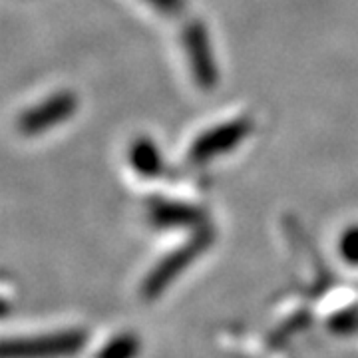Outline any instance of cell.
<instances>
[{"label":"cell","instance_id":"6da1fadb","mask_svg":"<svg viewBox=\"0 0 358 358\" xmlns=\"http://www.w3.org/2000/svg\"><path fill=\"white\" fill-rule=\"evenodd\" d=\"M251 129H253V124L249 117H237V120L213 126L211 129L203 131L199 138H195V141L189 145L187 162L201 166L205 162L215 159L217 155L229 154L233 148H237L251 134Z\"/></svg>","mask_w":358,"mask_h":358},{"label":"cell","instance_id":"7a4b0ae2","mask_svg":"<svg viewBox=\"0 0 358 358\" xmlns=\"http://www.w3.org/2000/svg\"><path fill=\"white\" fill-rule=\"evenodd\" d=\"M213 241V231L211 229H199L193 235L189 241L181 245L157 265V267L148 275L145 285H143V294L148 299H152L157 293H162L169 282L173 281V277H178L183 268L187 267L192 261L203 253L205 249Z\"/></svg>","mask_w":358,"mask_h":358},{"label":"cell","instance_id":"3957f363","mask_svg":"<svg viewBox=\"0 0 358 358\" xmlns=\"http://www.w3.org/2000/svg\"><path fill=\"white\" fill-rule=\"evenodd\" d=\"M84 345L82 331H58L4 343V358H58L76 352Z\"/></svg>","mask_w":358,"mask_h":358},{"label":"cell","instance_id":"277c9868","mask_svg":"<svg viewBox=\"0 0 358 358\" xmlns=\"http://www.w3.org/2000/svg\"><path fill=\"white\" fill-rule=\"evenodd\" d=\"M181 40H183V50H185L197 86L203 90H211L217 82V66L213 60L209 34H207L205 26L199 20H193L183 28Z\"/></svg>","mask_w":358,"mask_h":358},{"label":"cell","instance_id":"5b68a950","mask_svg":"<svg viewBox=\"0 0 358 358\" xmlns=\"http://www.w3.org/2000/svg\"><path fill=\"white\" fill-rule=\"evenodd\" d=\"M76 96L72 92L54 94L52 98L44 100L40 106L30 108L28 112L20 115L18 128L26 136H36L40 131H46V129L66 122L76 112Z\"/></svg>","mask_w":358,"mask_h":358},{"label":"cell","instance_id":"8992f818","mask_svg":"<svg viewBox=\"0 0 358 358\" xmlns=\"http://www.w3.org/2000/svg\"><path fill=\"white\" fill-rule=\"evenodd\" d=\"M150 217L157 227H193L201 223L203 213L193 205L157 199L150 203Z\"/></svg>","mask_w":358,"mask_h":358},{"label":"cell","instance_id":"52a82bcc","mask_svg":"<svg viewBox=\"0 0 358 358\" xmlns=\"http://www.w3.org/2000/svg\"><path fill=\"white\" fill-rule=\"evenodd\" d=\"M129 164L141 178H157L164 173V159L154 141L140 138L129 148Z\"/></svg>","mask_w":358,"mask_h":358},{"label":"cell","instance_id":"ba28073f","mask_svg":"<svg viewBox=\"0 0 358 358\" xmlns=\"http://www.w3.org/2000/svg\"><path fill=\"white\" fill-rule=\"evenodd\" d=\"M341 251L346 261L358 265V227H350L341 239Z\"/></svg>","mask_w":358,"mask_h":358},{"label":"cell","instance_id":"9c48e42d","mask_svg":"<svg viewBox=\"0 0 358 358\" xmlns=\"http://www.w3.org/2000/svg\"><path fill=\"white\" fill-rule=\"evenodd\" d=\"M155 10L164 14H179L183 10V0H148Z\"/></svg>","mask_w":358,"mask_h":358}]
</instances>
